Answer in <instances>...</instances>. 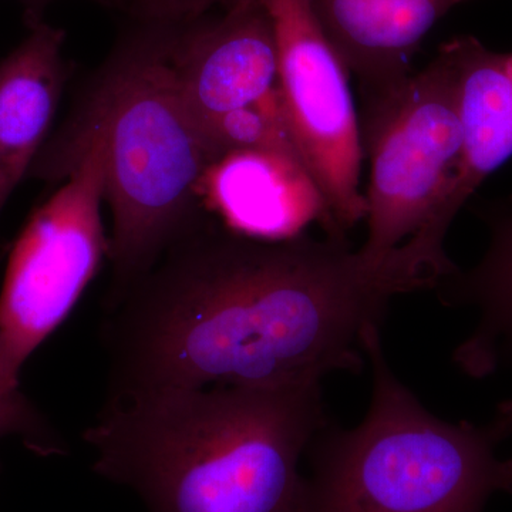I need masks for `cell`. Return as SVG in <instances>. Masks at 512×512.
I'll return each instance as SVG.
<instances>
[{
    "label": "cell",
    "instance_id": "6da1fadb",
    "mask_svg": "<svg viewBox=\"0 0 512 512\" xmlns=\"http://www.w3.org/2000/svg\"><path fill=\"white\" fill-rule=\"evenodd\" d=\"M409 292L345 239L266 241L198 222L109 309L110 397L359 372L363 332Z\"/></svg>",
    "mask_w": 512,
    "mask_h": 512
},
{
    "label": "cell",
    "instance_id": "7a4b0ae2",
    "mask_svg": "<svg viewBox=\"0 0 512 512\" xmlns=\"http://www.w3.org/2000/svg\"><path fill=\"white\" fill-rule=\"evenodd\" d=\"M326 427L320 383L212 386L109 397L84 440L148 512H311L299 464Z\"/></svg>",
    "mask_w": 512,
    "mask_h": 512
},
{
    "label": "cell",
    "instance_id": "3957f363",
    "mask_svg": "<svg viewBox=\"0 0 512 512\" xmlns=\"http://www.w3.org/2000/svg\"><path fill=\"white\" fill-rule=\"evenodd\" d=\"M117 46L60 137L93 138L104 156V202L116 305L195 225V201L212 164L173 62L178 26L146 22Z\"/></svg>",
    "mask_w": 512,
    "mask_h": 512
},
{
    "label": "cell",
    "instance_id": "277c9868",
    "mask_svg": "<svg viewBox=\"0 0 512 512\" xmlns=\"http://www.w3.org/2000/svg\"><path fill=\"white\" fill-rule=\"evenodd\" d=\"M362 349L370 407L355 429L328 426L313 440L311 512H483L500 491L495 450L512 436V400L481 426L441 420L394 375L379 325Z\"/></svg>",
    "mask_w": 512,
    "mask_h": 512
},
{
    "label": "cell",
    "instance_id": "5b68a950",
    "mask_svg": "<svg viewBox=\"0 0 512 512\" xmlns=\"http://www.w3.org/2000/svg\"><path fill=\"white\" fill-rule=\"evenodd\" d=\"M360 130L370 177L367 237L357 252L376 268H393L396 256L421 289L439 288L458 269L439 215L463 147L457 69L446 43L399 90L365 104Z\"/></svg>",
    "mask_w": 512,
    "mask_h": 512
},
{
    "label": "cell",
    "instance_id": "8992f818",
    "mask_svg": "<svg viewBox=\"0 0 512 512\" xmlns=\"http://www.w3.org/2000/svg\"><path fill=\"white\" fill-rule=\"evenodd\" d=\"M29 175L60 187L10 252L0 291V397L20 393L23 366L72 313L109 255L99 141L56 136Z\"/></svg>",
    "mask_w": 512,
    "mask_h": 512
},
{
    "label": "cell",
    "instance_id": "52a82bcc",
    "mask_svg": "<svg viewBox=\"0 0 512 512\" xmlns=\"http://www.w3.org/2000/svg\"><path fill=\"white\" fill-rule=\"evenodd\" d=\"M274 28L278 92L293 146L318 192L329 237L343 239L366 217L362 130L349 72L308 0H259Z\"/></svg>",
    "mask_w": 512,
    "mask_h": 512
},
{
    "label": "cell",
    "instance_id": "ba28073f",
    "mask_svg": "<svg viewBox=\"0 0 512 512\" xmlns=\"http://www.w3.org/2000/svg\"><path fill=\"white\" fill-rule=\"evenodd\" d=\"M173 62L202 136L222 117L261 103L278 89L274 28L259 0H241L221 18L178 26Z\"/></svg>",
    "mask_w": 512,
    "mask_h": 512
},
{
    "label": "cell",
    "instance_id": "9c48e42d",
    "mask_svg": "<svg viewBox=\"0 0 512 512\" xmlns=\"http://www.w3.org/2000/svg\"><path fill=\"white\" fill-rule=\"evenodd\" d=\"M323 33L356 77L363 104L403 86L433 26L466 0H308Z\"/></svg>",
    "mask_w": 512,
    "mask_h": 512
},
{
    "label": "cell",
    "instance_id": "30bf717a",
    "mask_svg": "<svg viewBox=\"0 0 512 512\" xmlns=\"http://www.w3.org/2000/svg\"><path fill=\"white\" fill-rule=\"evenodd\" d=\"M225 221V227L248 237L281 241L298 237L319 220L329 232L328 217L305 170L265 151H234L205 171L198 187Z\"/></svg>",
    "mask_w": 512,
    "mask_h": 512
},
{
    "label": "cell",
    "instance_id": "8fae6325",
    "mask_svg": "<svg viewBox=\"0 0 512 512\" xmlns=\"http://www.w3.org/2000/svg\"><path fill=\"white\" fill-rule=\"evenodd\" d=\"M446 46L456 63L463 147L441 205L444 237L481 184L512 157V52H494L473 36Z\"/></svg>",
    "mask_w": 512,
    "mask_h": 512
},
{
    "label": "cell",
    "instance_id": "7c38bea8",
    "mask_svg": "<svg viewBox=\"0 0 512 512\" xmlns=\"http://www.w3.org/2000/svg\"><path fill=\"white\" fill-rule=\"evenodd\" d=\"M66 33L37 18L0 63V214L32 170L52 126L64 76Z\"/></svg>",
    "mask_w": 512,
    "mask_h": 512
},
{
    "label": "cell",
    "instance_id": "4fadbf2b",
    "mask_svg": "<svg viewBox=\"0 0 512 512\" xmlns=\"http://www.w3.org/2000/svg\"><path fill=\"white\" fill-rule=\"evenodd\" d=\"M478 215L488 229L484 255L468 271L457 269L437 289L450 305L478 312L476 329L458 346L454 360L468 376L481 379L512 353V194L483 205Z\"/></svg>",
    "mask_w": 512,
    "mask_h": 512
},
{
    "label": "cell",
    "instance_id": "5bb4252c",
    "mask_svg": "<svg viewBox=\"0 0 512 512\" xmlns=\"http://www.w3.org/2000/svg\"><path fill=\"white\" fill-rule=\"evenodd\" d=\"M12 434L25 437L30 446L40 453L62 451V443L56 439V434L47 429L22 393L0 397V439Z\"/></svg>",
    "mask_w": 512,
    "mask_h": 512
},
{
    "label": "cell",
    "instance_id": "9a60e30c",
    "mask_svg": "<svg viewBox=\"0 0 512 512\" xmlns=\"http://www.w3.org/2000/svg\"><path fill=\"white\" fill-rule=\"evenodd\" d=\"M241 0H144L136 15L146 22H163L185 25L204 18L214 6L228 9Z\"/></svg>",
    "mask_w": 512,
    "mask_h": 512
},
{
    "label": "cell",
    "instance_id": "2e32d148",
    "mask_svg": "<svg viewBox=\"0 0 512 512\" xmlns=\"http://www.w3.org/2000/svg\"><path fill=\"white\" fill-rule=\"evenodd\" d=\"M498 485L500 491H512V458L510 460L500 461L498 467Z\"/></svg>",
    "mask_w": 512,
    "mask_h": 512
},
{
    "label": "cell",
    "instance_id": "e0dca14e",
    "mask_svg": "<svg viewBox=\"0 0 512 512\" xmlns=\"http://www.w3.org/2000/svg\"><path fill=\"white\" fill-rule=\"evenodd\" d=\"M23 3L29 6L30 10H32V15L35 10L43 8V6L47 5V3L52 2V0H22Z\"/></svg>",
    "mask_w": 512,
    "mask_h": 512
},
{
    "label": "cell",
    "instance_id": "ac0fdd59",
    "mask_svg": "<svg viewBox=\"0 0 512 512\" xmlns=\"http://www.w3.org/2000/svg\"><path fill=\"white\" fill-rule=\"evenodd\" d=\"M144 0H124V5H130V8L134 10V13L138 12V9L143 5Z\"/></svg>",
    "mask_w": 512,
    "mask_h": 512
},
{
    "label": "cell",
    "instance_id": "d6986e66",
    "mask_svg": "<svg viewBox=\"0 0 512 512\" xmlns=\"http://www.w3.org/2000/svg\"><path fill=\"white\" fill-rule=\"evenodd\" d=\"M101 3H106V5H123L124 0H99Z\"/></svg>",
    "mask_w": 512,
    "mask_h": 512
}]
</instances>
